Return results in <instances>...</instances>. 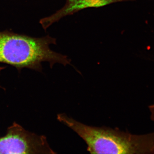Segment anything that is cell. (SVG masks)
Returning <instances> with one entry per match:
<instances>
[{
	"label": "cell",
	"instance_id": "cell-1",
	"mask_svg": "<svg viewBox=\"0 0 154 154\" xmlns=\"http://www.w3.org/2000/svg\"><path fill=\"white\" fill-rule=\"evenodd\" d=\"M57 119L85 141L91 154H143L154 153V133L132 134L117 128L83 124L59 113Z\"/></svg>",
	"mask_w": 154,
	"mask_h": 154
},
{
	"label": "cell",
	"instance_id": "cell-2",
	"mask_svg": "<svg viewBox=\"0 0 154 154\" xmlns=\"http://www.w3.org/2000/svg\"><path fill=\"white\" fill-rule=\"evenodd\" d=\"M56 43V38L49 35L34 37L9 30L0 31V63L15 67L19 72L27 68L41 72L43 62L49 63L51 68L56 63L70 64L67 56L51 49V45Z\"/></svg>",
	"mask_w": 154,
	"mask_h": 154
},
{
	"label": "cell",
	"instance_id": "cell-3",
	"mask_svg": "<svg viewBox=\"0 0 154 154\" xmlns=\"http://www.w3.org/2000/svg\"><path fill=\"white\" fill-rule=\"evenodd\" d=\"M46 137L25 129L14 122L0 137V154H54Z\"/></svg>",
	"mask_w": 154,
	"mask_h": 154
},
{
	"label": "cell",
	"instance_id": "cell-4",
	"mask_svg": "<svg viewBox=\"0 0 154 154\" xmlns=\"http://www.w3.org/2000/svg\"><path fill=\"white\" fill-rule=\"evenodd\" d=\"M128 0H80L69 5H64L49 17L42 18L39 23L44 30L62 18L88 8H99L118 2Z\"/></svg>",
	"mask_w": 154,
	"mask_h": 154
},
{
	"label": "cell",
	"instance_id": "cell-5",
	"mask_svg": "<svg viewBox=\"0 0 154 154\" xmlns=\"http://www.w3.org/2000/svg\"><path fill=\"white\" fill-rule=\"evenodd\" d=\"M149 108L151 112V119L154 121V104L149 106Z\"/></svg>",
	"mask_w": 154,
	"mask_h": 154
},
{
	"label": "cell",
	"instance_id": "cell-6",
	"mask_svg": "<svg viewBox=\"0 0 154 154\" xmlns=\"http://www.w3.org/2000/svg\"><path fill=\"white\" fill-rule=\"evenodd\" d=\"M80 0H66V3L65 6L69 5H72L76 2H78Z\"/></svg>",
	"mask_w": 154,
	"mask_h": 154
},
{
	"label": "cell",
	"instance_id": "cell-7",
	"mask_svg": "<svg viewBox=\"0 0 154 154\" xmlns=\"http://www.w3.org/2000/svg\"><path fill=\"white\" fill-rule=\"evenodd\" d=\"M6 68V67L5 66H2L0 67V73L3 70V69H4ZM0 88H2V89H4V90H5V88H3V87H2V86H1V84H0Z\"/></svg>",
	"mask_w": 154,
	"mask_h": 154
}]
</instances>
